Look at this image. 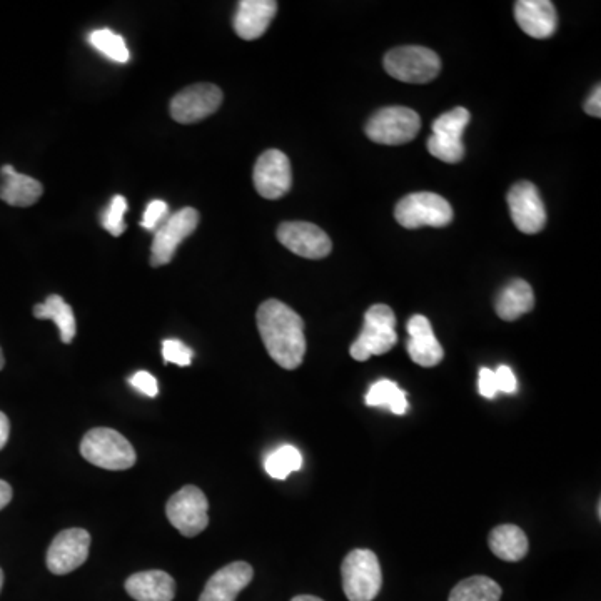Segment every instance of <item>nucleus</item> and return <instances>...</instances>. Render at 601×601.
I'll use <instances>...</instances> for the list:
<instances>
[{"label": "nucleus", "instance_id": "obj_1", "mask_svg": "<svg viewBox=\"0 0 601 601\" xmlns=\"http://www.w3.org/2000/svg\"><path fill=\"white\" fill-rule=\"evenodd\" d=\"M259 334L263 339L268 354L281 368H299L306 354V336H304V321L288 304L278 299H268L259 306Z\"/></svg>", "mask_w": 601, "mask_h": 601}, {"label": "nucleus", "instance_id": "obj_2", "mask_svg": "<svg viewBox=\"0 0 601 601\" xmlns=\"http://www.w3.org/2000/svg\"><path fill=\"white\" fill-rule=\"evenodd\" d=\"M398 343L396 316L386 304H374L364 314V324L358 339L351 344L354 361H368L371 356H381Z\"/></svg>", "mask_w": 601, "mask_h": 601}, {"label": "nucleus", "instance_id": "obj_3", "mask_svg": "<svg viewBox=\"0 0 601 601\" xmlns=\"http://www.w3.org/2000/svg\"><path fill=\"white\" fill-rule=\"evenodd\" d=\"M81 455L104 470H129L136 465V451L131 443L111 428H96L86 433L81 441Z\"/></svg>", "mask_w": 601, "mask_h": 601}, {"label": "nucleus", "instance_id": "obj_4", "mask_svg": "<svg viewBox=\"0 0 601 601\" xmlns=\"http://www.w3.org/2000/svg\"><path fill=\"white\" fill-rule=\"evenodd\" d=\"M343 590L349 601H373L381 591L383 573L371 550H353L341 565Z\"/></svg>", "mask_w": 601, "mask_h": 601}, {"label": "nucleus", "instance_id": "obj_5", "mask_svg": "<svg viewBox=\"0 0 601 601\" xmlns=\"http://www.w3.org/2000/svg\"><path fill=\"white\" fill-rule=\"evenodd\" d=\"M394 218L403 228H445L453 221V208L435 192H413L394 208Z\"/></svg>", "mask_w": 601, "mask_h": 601}, {"label": "nucleus", "instance_id": "obj_6", "mask_svg": "<svg viewBox=\"0 0 601 601\" xmlns=\"http://www.w3.org/2000/svg\"><path fill=\"white\" fill-rule=\"evenodd\" d=\"M421 129L418 112L410 107H383L369 119L364 127L366 136L376 144L384 146H401L413 141Z\"/></svg>", "mask_w": 601, "mask_h": 601}, {"label": "nucleus", "instance_id": "obj_7", "mask_svg": "<svg viewBox=\"0 0 601 601\" xmlns=\"http://www.w3.org/2000/svg\"><path fill=\"white\" fill-rule=\"evenodd\" d=\"M384 69L398 81L426 84L440 74L441 59L435 51L426 47H396L384 56Z\"/></svg>", "mask_w": 601, "mask_h": 601}, {"label": "nucleus", "instance_id": "obj_8", "mask_svg": "<svg viewBox=\"0 0 601 601\" xmlns=\"http://www.w3.org/2000/svg\"><path fill=\"white\" fill-rule=\"evenodd\" d=\"M470 119V111L465 107H455L453 111L441 114L433 122V136L428 139V151L431 156L448 164L463 161L465 146L461 137L470 124Z\"/></svg>", "mask_w": 601, "mask_h": 601}, {"label": "nucleus", "instance_id": "obj_9", "mask_svg": "<svg viewBox=\"0 0 601 601\" xmlns=\"http://www.w3.org/2000/svg\"><path fill=\"white\" fill-rule=\"evenodd\" d=\"M208 498L197 486H184L167 501L166 513L171 525L181 535L192 538L209 525Z\"/></svg>", "mask_w": 601, "mask_h": 601}, {"label": "nucleus", "instance_id": "obj_10", "mask_svg": "<svg viewBox=\"0 0 601 601\" xmlns=\"http://www.w3.org/2000/svg\"><path fill=\"white\" fill-rule=\"evenodd\" d=\"M199 219L201 216L194 208L181 209L167 218L166 223L157 229L152 239V268H161L171 263L179 244L196 231Z\"/></svg>", "mask_w": 601, "mask_h": 601}, {"label": "nucleus", "instance_id": "obj_11", "mask_svg": "<svg viewBox=\"0 0 601 601\" xmlns=\"http://www.w3.org/2000/svg\"><path fill=\"white\" fill-rule=\"evenodd\" d=\"M223 104V91L214 84H194L172 97L171 117L179 124L203 121Z\"/></svg>", "mask_w": 601, "mask_h": 601}, {"label": "nucleus", "instance_id": "obj_12", "mask_svg": "<svg viewBox=\"0 0 601 601\" xmlns=\"http://www.w3.org/2000/svg\"><path fill=\"white\" fill-rule=\"evenodd\" d=\"M254 187L264 199L286 196L293 186L291 162L284 152L269 149L256 161L253 172Z\"/></svg>", "mask_w": 601, "mask_h": 601}, {"label": "nucleus", "instance_id": "obj_13", "mask_svg": "<svg viewBox=\"0 0 601 601\" xmlns=\"http://www.w3.org/2000/svg\"><path fill=\"white\" fill-rule=\"evenodd\" d=\"M91 548V535L82 528L64 530L47 550V568L54 575H67L84 565Z\"/></svg>", "mask_w": 601, "mask_h": 601}, {"label": "nucleus", "instance_id": "obj_14", "mask_svg": "<svg viewBox=\"0 0 601 601\" xmlns=\"http://www.w3.org/2000/svg\"><path fill=\"white\" fill-rule=\"evenodd\" d=\"M508 208L516 228L523 234H538L545 228V204L538 187L530 181L516 182L508 192Z\"/></svg>", "mask_w": 601, "mask_h": 601}, {"label": "nucleus", "instance_id": "obj_15", "mask_svg": "<svg viewBox=\"0 0 601 601\" xmlns=\"http://www.w3.org/2000/svg\"><path fill=\"white\" fill-rule=\"evenodd\" d=\"M278 239L284 248L306 259L326 258L333 249V243L323 229L303 221L281 224L278 228Z\"/></svg>", "mask_w": 601, "mask_h": 601}, {"label": "nucleus", "instance_id": "obj_16", "mask_svg": "<svg viewBox=\"0 0 601 601\" xmlns=\"http://www.w3.org/2000/svg\"><path fill=\"white\" fill-rule=\"evenodd\" d=\"M253 576V566L246 561H234L209 578L199 601H236Z\"/></svg>", "mask_w": 601, "mask_h": 601}, {"label": "nucleus", "instance_id": "obj_17", "mask_svg": "<svg viewBox=\"0 0 601 601\" xmlns=\"http://www.w3.org/2000/svg\"><path fill=\"white\" fill-rule=\"evenodd\" d=\"M406 329L410 336L406 343V351L416 364H420L423 368H435L436 364L443 361L445 351L433 333L430 319L415 314L406 324Z\"/></svg>", "mask_w": 601, "mask_h": 601}, {"label": "nucleus", "instance_id": "obj_18", "mask_svg": "<svg viewBox=\"0 0 601 601\" xmlns=\"http://www.w3.org/2000/svg\"><path fill=\"white\" fill-rule=\"evenodd\" d=\"M276 12L278 2L274 0H243L234 16V31L244 41H256L268 31Z\"/></svg>", "mask_w": 601, "mask_h": 601}, {"label": "nucleus", "instance_id": "obj_19", "mask_svg": "<svg viewBox=\"0 0 601 601\" xmlns=\"http://www.w3.org/2000/svg\"><path fill=\"white\" fill-rule=\"evenodd\" d=\"M515 17L521 31L535 39H548L558 27L556 9L550 0H520L515 4Z\"/></svg>", "mask_w": 601, "mask_h": 601}, {"label": "nucleus", "instance_id": "obj_20", "mask_svg": "<svg viewBox=\"0 0 601 601\" xmlns=\"http://www.w3.org/2000/svg\"><path fill=\"white\" fill-rule=\"evenodd\" d=\"M44 187L34 177L17 172L14 167L0 169V199L14 208H29L41 199Z\"/></svg>", "mask_w": 601, "mask_h": 601}, {"label": "nucleus", "instance_id": "obj_21", "mask_svg": "<svg viewBox=\"0 0 601 601\" xmlns=\"http://www.w3.org/2000/svg\"><path fill=\"white\" fill-rule=\"evenodd\" d=\"M126 591L136 601H172L176 581L166 571H141L127 578Z\"/></svg>", "mask_w": 601, "mask_h": 601}, {"label": "nucleus", "instance_id": "obj_22", "mask_svg": "<svg viewBox=\"0 0 601 601\" xmlns=\"http://www.w3.org/2000/svg\"><path fill=\"white\" fill-rule=\"evenodd\" d=\"M496 314L503 321H516L535 308V293L523 279H513L501 289L495 303Z\"/></svg>", "mask_w": 601, "mask_h": 601}, {"label": "nucleus", "instance_id": "obj_23", "mask_svg": "<svg viewBox=\"0 0 601 601\" xmlns=\"http://www.w3.org/2000/svg\"><path fill=\"white\" fill-rule=\"evenodd\" d=\"M491 551L503 561H520L528 555L530 543L525 531L515 525L496 526L488 538Z\"/></svg>", "mask_w": 601, "mask_h": 601}, {"label": "nucleus", "instance_id": "obj_24", "mask_svg": "<svg viewBox=\"0 0 601 601\" xmlns=\"http://www.w3.org/2000/svg\"><path fill=\"white\" fill-rule=\"evenodd\" d=\"M34 316L37 319H51L56 323L61 333V341L64 344H71L72 339L76 338V318L71 306L64 301L62 296L51 294L44 303L37 304L34 308Z\"/></svg>", "mask_w": 601, "mask_h": 601}, {"label": "nucleus", "instance_id": "obj_25", "mask_svg": "<svg viewBox=\"0 0 601 601\" xmlns=\"http://www.w3.org/2000/svg\"><path fill=\"white\" fill-rule=\"evenodd\" d=\"M364 403L373 408H388L394 415L403 416L408 411V398L403 389L391 379H379L368 389Z\"/></svg>", "mask_w": 601, "mask_h": 601}, {"label": "nucleus", "instance_id": "obj_26", "mask_svg": "<svg viewBox=\"0 0 601 601\" xmlns=\"http://www.w3.org/2000/svg\"><path fill=\"white\" fill-rule=\"evenodd\" d=\"M501 586L488 576H471L453 588L450 601H500Z\"/></svg>", "mask_w": 601, "mask_h": 601}, {"label": "nucleus", "instance_id": "obj_27", "mask_svg": "<svg viewBox=\"0 0 601 601\" xmlns=\"http://www.w3.org/2000/svg\"><path fill=\"white\" fill-rule=\"evenodd\" d=\"M264 468L276 480H286L291 473L303 468V455L294 446H281L266 458Z\"/></svg>", "mask_w": 601, "mask_h": 601}, {"label": "nucleus", "instance_id": "obj_28", "mask_svg": "<svg viewBox=\"0 0 601 601\" xmlns=\"http://www.w3.org/2000/svg\"><path fill=\"white\" fill-rule=\"evenodd\" d=\"M89 42H91L94 49L102 52L111 61L121 62V64H126L129 61L126 41H124V37L119 36L116 32L109 31V29L94 31L89 36Z\"/></svg>", "mask_w": 601, "mask_h": 601}, {"label": "nucleus", "instance_id": "obj_29", "mask_svg": "<svg viewBox=\"0 0 601 601\" xmlns=\"http://www.w3.org/2000/svg\"><path fill=\"white\" fill-rule=\"evenodd\" d=\"M127 213V199L124 196H114L106 213L102 216V226L112 236H121L126 231L124 214Z\"/></svg>", "mask_w": 601, "mask_h": 601}, {"label": "nucleus", "instance_id": "obj_30", "mask_svg": "<svg viewBox=\"0 0 601 601\" xmlns=\"http://www.w3.org/2000/svg\"><path fill=\"white\" fill-rule=\"evenodd\" d=\"M162 358L164 363H174L186 368L192 363V349L187 348L179 339H166L162 341Z\"/></svg>", "mask_w": 601, "mask_h": 601}, {"label": "nucleus", "instance_id": "obj_31", "mask_svg": "<svg viewBox=\"0 0 601 601\" xmlns=\"http://www.w3.org/2000/svg\"><path fill=\"white\" fill-rule=\"evenodd\" d=\"M167 218H169L167 204L161 201V199H156V201H151V203L147 204L144 216H142L141 226L147 229V231H154L156 233L157 229L166 223Z\"/></svg>", "mask_w": 601, "mask_h": 601}, {"label": "nucleus", "instance_id": "obj_32", "mask_svg": "<svg viewBox=\"0 0 601 601\" xmlns=\"http://www.w3.org/2000/svg\"><path fill=\"white\" fill-rule=\"evenodd\" d=\"M131 384L137 391H141V393L151 396V398H156L157 393H159L156 378L147 371H137L131 378Z\"/></svg>", "mask_w": 601, "mask_h": 601}, {"label": "nucleus", "instance_id": "obj_33", "mask_svg": "<svg viewBox=\"0 0 601 601\" xmlns=\"http://www.w3.org/2000/svg\"><path fill=\"white\" fill-rule=\"evenodd\" d=\"M496 383H498V393L513 394L518 391V381L511 368L500 366L496 369Z\"/></svg>", "mask_w": 601, "mask_h": 601}, {"label": "nucleus", "instance_id": "obj_34", "mask_svg": "<svg viewBox=\"0 0 601 601\" xmlns=\"http://www.w3.org/2000/svg\"><path fill=\"white\" fill-rule=\"evenodd\" d=\"M478 388H480V394L483 398H495L496 394H498V383H496V374L493 369L481 368Z\"/></svg>", "mask_w": 601, "mask_h": 601}, {"label": "nucleus", "instance_id": "obj_35", "mask_svg": "<svg viewBox=\"0 0 601 601\" xmlns=\"http://www.w3.org/2000/svg\"><path fill=\"white\" fill-rule=\"evenodd\" d=\"M585 111L588 116L601 117V89L596 86L591 92L588 101L585 102Z\"/></svg>", "mask_w": 601, "mask_h": 601}, {"label": "nucleus", "instance_id": "obj_36", "mask_svg": "<svg viewBox=\"0 0 601 601\" xmlns=\"http://www.w3.org/2000/svg\"><path fill=\"white\" fill-rule=\"evenodd\" d=\"M9 433H11V423H9V418L0 411V450L7 445Z\"/></svg>", "mask_w": 601, "mask_h": 601}, {"label": "nucleus", "instance_id": "obj_37", "mask_svg": "<svg viewBox=\"0 0 601 601\" xmlns=\"http://www.w3.org/2000/svg\"><path fill=\"white\" fill-rule=\"evenodd\" d=\"M12 500V488L7 481L0 480V510H4Z\"/></svg>", "mask_w": 601, "mask_h": 601}, {"label": "nucleus", "instance_id": "obj_38", "mask_svg": "<svg viewBox=\"0 0 601 601\" xmlns=\"http://www.w3.org/2000/svg\"><path fill=\"white\" fill-rule=\"evenodd\" d=\"M291 601H323V600H321V598H318V596L299 595V596H294L293 600H291Z\"/></svg>", "mask_w": 601, "mask_h": 601}, {"label": "nucleus", "instance_id": "obj_39", "mask_svg": "<svg viewBox=\"0 0 601 601\" xmlns=\"http://www.w3.org/2000/svg\"><path fill=\"white\" fill-rule=\"evenodd\" d=\"M4 364H6V359H4V354H2V349H0V369L4 368Z\"/></svg>", "mask_w": 601, "mask_h": 601}, {"label": "nucleus", "instance_id": "obj_40", "mask_svg": "<svg viewBox=\"0 0 601 601\" xmlns=\"http://www.w3.org/2000/svg\"><path fill=\"white\" fill-rule=\"evenodd\" d=\"M2 585H4V573L0 570V590H2Z\"/></svg>", "mask_w": 601, "mask_h": 601}]
</instances>
